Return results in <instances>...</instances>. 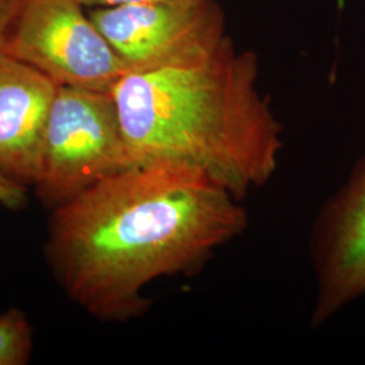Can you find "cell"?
<instances>
[{
  "label": "cell",
  "instance_id": "2",
  "mask_svg": "<svg viewBox=\"0 0 365 365\" xmlns=\"http://www.w3.org/2000/svg\"><path fill=\"white\" fill-rule=\"evenodd\" d=\"M257 80L256 56L229 38L196 64L128 72L111 96L131 164L195 168L240 200L261 188L279 167L283 128Z\"/></svg>",
  "mask_w": 365,
  "mask_h": 365
},
{
  "label": "cell",
  "instance_id": "7",
  "mask_svg": "<svg viewBox=\"0 0 365 365\" xmlns=\"http://www.w3.org/2000/svg\"><path fill=\"white\" fill-rule=\"evenodd\" d=\"M57 90L36 68L0 52V172L26 187L38 179Z\"/></svg>",
  "mask_w": 365,
  "mask_h": 365
},
{
  "label": "cell",
  "instance_id": "11",
  "mask_svg": "<svg viewBox=\"0 0 365 365\" xmlns=\"http://www.w3.org/2000/svg\"><path fill=\"white\" fill-rule=\"evenodd\" d=\"M84 7H113L122 4H146V3H203L212 0H78Z\"/></svg>",
  "mask_w": 365,
  "mask_h": 365
},
{
  "label": "cell",
  "instance_id": "8",
  "mask_svg": "<svg viewBox=\"0 0 365 365\" xmlns=\"http://www.w3.org/2000/svg\"><path fill=\"white\" fill-rule=\"evenodd\" d=\"M33 327L19 309L0 314V365H24L33 352Z\"/></svg>",
  "mask_w": 365,
  "mask_h": 365
},
{
  "label": "cell",
  "instance_id": "6",
  "mask_svg": "<svg viewBox=\"0 0 365 365\" xmlns=\"http://www.w3.org/2000/svg\"><path fill=\"white\" fill-rule=\"evenodd\" d=\"M312 253L317 283L312 325L318 327L365 297V157L321 211Z\"/></svg>",
  "mask_w": 365,
  "mask_h": 365
},
{
  "label": "cell",
  "instance_id": "10",
  "mask_svg": "<svg viewBox=\"0 0 365 365\" xmlns=\"http://www.w3.org/2000/svg\"><path fill=\"white\" fill-rule=\"evenodd\" d=\"M24 0H0V52H3Z\"/></svg>",
  "mask_w": 365,
  "mask_h": 365
},
{
  "label": "cell",
  "instance_id": "4",
  "mask_svg": "<svg viewBox=\"0 0 365 365\" xmlns=\"http://www.w3.org/2000/svg\"><path fill=\"white\" fill-rule=\"evenodd\" d=\"M78 0H24L3 52L58 87L110 92L129 71Z\"/></svg>",
  "mask_w": 365,
  "mask_h": 365
},
{
  "label": "cell",
  "instance_id": "3",
  "mask_svg": "<svg viewBox=\"0 0 365 365\" xmlns=\"http://www.w3.org/2000/svg\"><path fill=\"white\" fill-rule=\"evenodd\" d=\"M129 167L133 164L111 93L58 87L33 185L41 203L57 209Z\"/></svg>",
  "mask_w": 365,
  "mask_h": 365
},
{
  "label": "cell",
  "instance_id": "5",
  "mask_svg": "<svg viewBox=\"0 0 365 365\" xmlns=\"http://www.w3.org/2000/svg\"><path fill=\"white\" fill-rule=\"evenodd\" d=\"M88 14L129 72L200 63L229 38L215 0L122 4Z\"/></svg>",
  "mask_w": 365,
  "mask_h": 365
},
{
  "label": "cell",
  "instance_id": "1",
  "mask_svg": "<svg viewBox=\"0 0 365 365\" xmlns=\"http://www.w3.org/2000/svg\"><path fill=\"white\" fill-rule=\"evenodd\" d=\"M248 223L240 199L203 172L148 163L53 210L46 257L83 310L120 322L150 307L148 284L195 271Z\"/></svg>",
  "mask_w": 365,
  "mask_h": 365
},
{
  "label": "cell",
  "instance_id": "9",
  "mask_svg": "<svg viewBox=\"0 0 365 365\" xmlns=\"http://www.w3.org/2000/svg\"><path fill=\"white\" fill-rule=\"evenodd\" d=\"M26 185L15 182L0 172V205L9 210L22 209L26 205Z\"/></svg>",
  "mask_w": 365,
  "mask_h": 365
}]
</instances>
